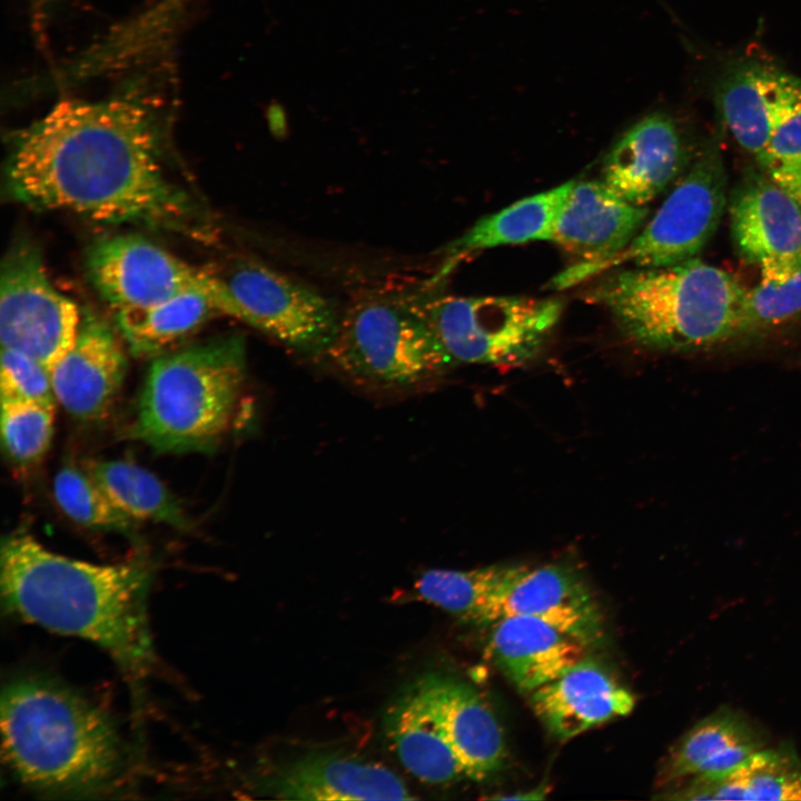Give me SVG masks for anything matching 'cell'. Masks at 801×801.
I'll return each mask as SVG.
<instances>
[{
	"label": "cell",
	"instance_id": "cell-15",
	"mask_svg": "<svg viewBox=\"0 0 801 801\" xmlns=\"http://www.w3.org/2000/svg\"><path fill=\"white\" fill-rule=\"evenodd\" d=\"M685 147L675 122L649 115L630 127L604 158L602 181L617 196L646 206L684 167Z\"/></svg>",
	"mask_w": 801,
	"mask_h": 801
},
{
	"label": "cell",
	"instance_id": "cell-2",
	"mask_svg": "<svg viewBox=\"0 0 801 801\" xmlns=\"http://www.w3.org/2000/svg\"><path fill=\"white\" fill-rule=\"evenodd\" d=\"M1 599L12 615L105 650L140 676L154 662L145 561L93 564L56 554L28 533L1 544Z\"/></svg>",
	"mask_w": 801,
	"mask_h": 801
},
{
	"label": "cell",
	"instance_id": "cell-26",
	"mask_svg": "<svg viewBox=\"0 0 801 801\" xmlns=\"http://www.w3.org/2000/svg\"><path fill=\"white\" fill-rule=\"evenodd\" d=\"M113 314L119 336L139 357H157L172 350L211 318L221 315L204 288L184 291L149 307Z\"/></svg>",
	"mask_w": 801,
	"mask_h": 801
},
{
	"label": "cell",
	"instance_id": "cell-23",
	"mask_svg": "<svg viewBox=\"0 0 801 801\" xmlns=\"http://www.w3.org/2000/svg\"><path fill=\"white\" fill-rule=\"evenodd\" d=\"M385 730L407 771L423 782L446 784L466 777L435 714L422 678L387 709Z\"/></svg>",
	"mask_w": 801,
	"mask_h": 801
},
{
	"label": "cell",
	"instance_id": "cell-3",
	"mask_svg": "<svg viewBox=\"0 0 801 801\" xmlns=\"http://www.w3.org/2000/svg\"><path fill=\"white\" fill-rule=\"evenodd\" d=\"M2 755L14 777L38 792L89 797L107 792L126 765L110 718L69 686L21 675L2 688Z\"/></svg>",
	"mask_w": 801,
	"mask_h": 801
},
{
	"label": "cell",
	"instance_id": "cell-10",
	"mask_svg": "<svg viewBox=\"0 0 801 801\" xmlns=\"http://www.w3.org/2000/svg\"><path fill=\"white\" fill-rule=\"evenodd\" d=\"M81 317L82 309L51 283L36 243L16 240L1 263V346L50 370L73 343Z\"/></svg>",
	"mask_w": 801,
	"mask_h": 801
},
{
	"label": "cell",
	"instance_id": "cell-5",
	"mask_svg": "<svg viewBox=\"0 0 801 801\" xmlns=\"http://www.w3.org/2000/svg\"><path fill=\"white\" fill-rule=\"evenodd\" d=\"M245 384L239 335L159 355L145 380L131 436L161 453L212 449L231 428Z\"/></svg>",
	"mask_w": 801,
	"mask_h": 801
},
{
	"label": "cell",
	"instance_id": "cell-30",
	"mask_svg": "<svg viewBox=\"0 0 801 801\" xmlns=\"http://www.w3.org/2000/svg\"><path fill=\"white\" fill-rule=\"evenodd\" d=\"M55 500L73 522L95 530L132 532L131 518L119 511L87 472L62 467L53 479Z\"/></svg>",
	"mask_w": 801,
	"mask_h": 801
},
{
	"label": "cell",
	"instance_id": "cell-12",
	"mask_svg": "<svg viewBox=\"0 0 801 801\" xmlns=\"http://www.w3.org/2000/svg\"><path fill=\"white\" fill-rule=\"evenodd\" d=\"M647 216L646 206L630 204L602 180L575 181L552 241L581 260L554 277L551 287H570L586 270L616 256L640 233Z\"/></svg>",
	"mask_w": 801,
	"mask_h": 801
},
{
	"label": "cell",
	"instance_id": "cell-22",
	"mask_svg": "<svg viewBox=\"0 0 801 801\" xmlns=\"http://www.w3.org/2000/svg\"><path fill=\"white\" fill-rule=\"evenodd\" d=\"M586 647L553 625L527 615L491 624L488 650L503 674L524 693L558 678L583 659Z\"/></svg>",
	"mask_w": 801,
	"mask_h": 801
},
{
	"label": "cell",
	"instance_id": "cell-1",
	"mask_svg": "<svg viewBox=\"0 0 801 801\" xmlns=\"http://www.w3.org/2000/svg\"><path fill=\"white\" fill-rule=\"evenodd\" d=\"M169 80L167 69L139 73L102 98L62 99L12 132L3 167L9 199L210 239L206 212L172 168Z\"/></svg>",
	"mask_w": 801,
	"mask_h": 801
},
{
	"label": "cell",
	"instance_id": "cell-20",
	"mask_svg": "<svg viewBox=\"0 0 801 801\" xmlns=\"http://www.w3.org/2000/svg\"><path fill=\"white\" fill-rule=\"evenodd\" d=\"M422 681L465 775L479 781L500 771L506 759L505 739L482 695L452 676L433 673Z\"/></svg>",
	"mask_w": 801,
	"mask_h": 801
},
{
	"label": "cell",
	"instance_id": "cell-14",
	"mask_svg": "<svg viewBox=\"0 0 801 801\" xmlns=\"http://www.w3.org/2000/svg\"><path fill=\"white\" fill-rule=\"evenodd\" d=\"M715 100L740 147L758 159L775 127L801 110V78L761 61H740L721 76Z\"/></svg>",
	"mask_w": 801,
	"mask_h": 801
},
{
	"label": "cell",
	"instance_id": "cell-27",
	"mask_svg": "<svg viewBox=\"0 0 801 801\" xmlns=\"http://www.w3.org/2000/svg\"><path fill=\"white\" fill-rule=\"evenodd\" d=\"M523 566L433 568L418 577L415 590L421 599L465 622L491 625L500 619L503 599Z\"/></svg>",
	"mask_w": 801,
	"mask_h": 801
},
{
	"label": "cell",
	"instance_id": "cell-28",
	"mask_svg": "<svg viewBox=\"0 0 801 801\" xmlns=\"http://www.w3.org/2000/svg\"><path fill=\"white\" fill-rule=\"evenodd\" d=\"M87 473L132 521L164 523L179 531L192 527L179 501L146 468L127 461H95Z\"/></svg>",
	"mask_w": 801,
	"mask_h": 801
},
{
	"label": "cell",
	"instance_id": "cell-7",
	"mask_svg": "<svg viewBox=\"0 0 801 801\" xmlns=\"http://www.w3.org/2000/svg\"><path fill=\"white\" fill-rule=\"evenodd\" d=\"M204 289L234 317L305 356L325 355L340 316L319 293L256 260L202 268Z\"/></svg>",
	"mask_w": 801,
	"mask_h": 801
},
{
	"label": "cell",
	"instance_id": "cell-6",
	"mask_svg": "<svg viewBox=\"0 0 801 801\" xmlns=\"http://www.w3.org/2000/svg\"><path fill=\"white\" fill-rule=\"evenodd\" d=\"M428 289L380 286L359 294L340 316L326 352L355 384L382 392H414L455 363L429 315Z\"/></svg>",
	"mask_w": 801,
	"mask_h": 801
},
{
	"label": "cell",
	"instance_id": "cell-25",
	"mask_svg": "<svg viewBox=\"0 0 801 801\" xmlns=\"http://www.w3.org/2000/svg\"><path fill=\"white\" fill-rule=\"evenodd\" d=\"M575 180L523 198L498 212L479 219L447 247L446 275L457 260L475 251L503 245L552 240L555 222Z\"/></svg>",
	"mask_w": 801,
	"mask_h": 801
},
{
	"label": "cell",
	"instance_id": "cell-31",
	"mask_svg": "<svg viewBox=\"0 0 801 801\" xmlns=\"http://www.w3.org/2000/svg\"><path fill=\"white\" fill-rule=\"evenodd\" d=\"M56 405L1 399V437L10 459L20 466L38 463L53 433Z\"/></svg>",
	"mask_w": 801,
	"mask_h": 801
},
{
	"label": "cell",
	"instance_id": "cell-32",
	"mask_svg": "<svg viewBox=\"0 0 801 801\" xmlns=\"http://www.w3.org/2000/svg\"><path fill=\"white\" fill-rule=\"evenodd\" d=\"M756 161L801 206V110L775 127Z\"/></svg>",
	"mask_w": 801,
	"mask_h": 801
},
{
	"label": "cell",
	"instance_id": "cell-21",
	"mask_svg": "<svg viewBox=\"0 0 801 801\" xmlns=\"http://www.w3.org/2000/svg\"><path fill=\"white\" fill-rule=\"evenodd\" d=\"M765 733L742 712L720 708L689 729L670 749L659 771L665 789L729 772L764 749Z\"/></svg>",
	"mask_w": 801,
	"mask_h": 801
},
{
	"label": "cell",
	"instance_id": "cell-16",
	"mask_svg": "<svg viewBox=\"0 0 801 801\" xmlns=\"http://www.w3.org/2000/svg\"><path fill=\"white\" fill-rule=\"evenodd\" d=\"M534 713L560 741L627 715L634 695L600 662L584 656L566 672L530 693Z\"/></svg>",
	"mask_w": 801,
	"mask_h": 801
},
{
	"label": "cell",
	"instance_id": "cell-18",
	"mask_svg": "<svg viewBox=\"0 0 801 801\" xmlns=\"http://www.w3.org/2000/svg\"><path fill=\"white\" fill-rule=\"evenodd\" d=\"M728 210L733 243L749 263L801 258V206L762 170L739 181Z\"/></svg>",
	"mask_w": 801,
	"mask_h": 801
},
{
	"label": "cell",
	"instance_id": "cell-17",
	"mask_svg": "<svg viewBox=\"0 0 801 801\" xmlns=\"http://www.w3.org/2000/svg\"><path fill=\"white\" fill-rule=\"evenodd\" d=\"M527 615L540 619L585 647L604 634L601 609L585 580L565 564L524 565L510 585L500 617Z\"/></svg>",
	"mask_w": 801,
	"mask_h": 801
},
{
	"label": "cell",
	"instance_id": "cell-11",
	"mask_svg": "<svg viewBox=\"0 0 801 801\" xmlns=\"http://www.w3.org/2000/svg\"><path fill=\"white\" fill-rule=\"evenodd\" d=\"M86 270L113 313L149 307L184 291L204 288L202 268L134 234L108 236L92 244Z\"/></svg>",
	"mask_w": 801,
	"mask_h": 801
},
{
	"label": "cell",
	"instance_id": "cell-19",
	"mask_svg": "<svg viewBox=\"0 0 801 801\" xmlns=\"http://www.w3.org/2000/svg\"><path fill=\"white\" fill-rule=\"evenodd\" d=\"M278 799L304 801L411 800L389 769L338 752L312 753L279 771L268 783Z\"/></svg>",
	"mask_w": 801,
	"mask_h": 801
},
{
	"label": "cell",
	"instance_id": "cell-8",
	"mask_svg": "<svg viewBox=\"0 0 801 801\" xmlns=\"http://www.w3.org/2000/svg\"><path fill=\"white\" fill-rule=\"evenodd\" d=\"M432 324L455 364L522 365L536 356L563 310L557 298L433 296Z\"/></svg>",
	"mask_w": 801,
	"mask_h": 801
},
{
	"label": "cell",
	"instance_id": "cell-13",
	"mask_svg": "<svg viewBox=\"0 0 801 801\" xmlns=\"http://www.w3.org/2000/svg\"><path fill=\"white\" fill-rule=\"evenodd\" d=\"M127 365L116 330L85 308L73 343L49 370L56 400L79 419H98L115 402Z\"/></svg>",
	"mask_w": 801,
	"mask_h": 801
},
{
	"label": "cell",
	"instance_id": "cell-35",
	"mask_svg": "<svg viewBox=\"0 0 801 801\" xmlns=\"http://www.w3.org/2000/svg\"><path fill=\"white\" fill-rule=\"evenodd\" d=\"M547 789L545 787H538L525 793H515L512 795H492L490 799L496 800H541L546 797Z\"/></svg>",
	"mask_w": 801,
	"mask_h": 801
},
{
	"label": "cell",
	"instance_id": "cell-4",
	"mask_svg": "<svg viewBox=\"0 0 801 801\" xmlns=\"http://www.w3.org/2000/svg\"><path fill=\"white\" fill-rule=\"evenodd\" d=\"M746 288L726 270L698 258L605 275L586 293L621 332L644 347L688 353L741 336Z\"/></svg>",
	"mask_w": 801,
	"mask_h": 801
},
{
	"label": "cell",
	"instance_id": "cell-24",
	"mask_svg": "<svg viewBox=\"0 0 801 801\" xmlns=\"http://www.w3.org/2000/svg\"><path fill=\"white\" fill-rule=\"evenodd\" d=\"M659 798L801 800V759L788 744L762 749L729 772L688 780Z\"/></svg>",
	"mask_w": 801,
	"mask_h": 801
},
{
	"label": "cell",
	"instance_id": "cell-33",
	"mask_svg": "<svg viewBox=\"0 0 801 801\" xmlns=\"http://www.w3.org/2000/svg\"><path fill=\"white\" fill-rule=\"evenodd\" d=\"M1 399L31 400L56 405L49 370L36 358L2 347L0 365Z\"/></svg>",
	"mask_w": 801,
	"mask_h": 801
},
{
	"label": "cell",
	"instance_id": "cell-9",
	"mask_svg": "<svg viewBox=\"0 0 801 801\" xmlns=\"http://www.w3.org/2000/svg\"><path fill=\"white\" fill-rule=\"evenodd\" d=\"M728 200L722 152L711 141L629 246L586 270L580 281L626 263L662 267L696 258L715 234Z\"/></svg>",
	"mask_w": 801,
	"mask_h": 801
},
{
	"label": "cell",
	"instance_id": "cell-29",
	"mask_svg": "<svg viewBox=\"0 0 801 801\" xmlns=\"http://www.w3.org/2000/svg\"><path fill=\"white\" fill-rule=\"evenodd\" d=\"M760 279L745 290L740 335L784 325L801 316V258L759 265Z\"/></svg>",
	"mask_w": 801,
	"mask_h": 801
},
{
	"label": "cell",
	"instance_id": "cell-34",
	"mask_svg": "<svg viewBox=\"0 0 801 801\" xmlns=\"http://www.w3.org/2000/svg\"><path fill=\"white\" fill-rule=\"evenodd\" d=\"M37 21H43L60 0H27Z\"/></svg>",
	"mask_w": 801,
	"mask_h": 801
}]
</instances>
